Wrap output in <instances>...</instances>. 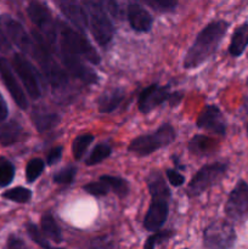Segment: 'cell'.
Returning a JSON list of instances; mask_svg holds the SVG:
<instances>
[{
    "instance_id": "cell-11",
    "label": "cell",
    "mask_w": 248,
    "mask_h": 249,
    "mask_svg": "<svg viewBox=\"0 0 248 249\" xmlns=\"http://www.w3.org/2000/svg\"><path fill=\"white\" fill-rule=\"evenodd\" d=\"M12 67L16 71L29 96L33 100L39 99L41 96V85L35 67L22 53H15L12 57Z\"/></svg>"
},
{
    "instance_id": "cell-7",
    "label": "cell",
    "mask_w": 248,
    "mask_h": 249,
    "mask_svg": "<svg viewBox=\"0 0 248 249\" xmlns=\"http://www.w3.org/2000/svg\"><path fill=\"white\" fill-rule=\"evenodd\" d=\"M229 163L216 162L213 164H207L202 167L196 173L187 186V194L190 197H196L203 194L211 187L215 186L216 184L224 179L228 172Z\"/></svg>"
},
{
    "instance_id": "cell-20",
    "label": "cell",
    "mask_w": 248,
    "mask_h": 249,
    "mask_svg": "<svg viewBox=\"0 0 248 249\" xmlns=\"http://www.w3.org/2000/svg\"><path fill=\"white\" fill-rule=\"evenodd\" d=\"M125 97V91L123 88H113L111 90L104 91L97 100V107L100 113H111L113 112Z\"/></svg>"
},
{
    "instance_id": "cell-25",
    "label": "cell",
    "mask_w": 248,
    "mask_h": 249,
    "mask_svg": "<svg viewBox=\"0 0 248 249\" xmlns=\"http://www.w3.org/2000/svg\"><path fill=\"white\" fill-rule=\"evenodd\" d=\"M41 225V231H43L44 235L49 238L50 241L55 243H62L63 242V236L61 232L60 228L56 224L55 219L51 214H44L43 218L40 221Z\"/></svg>"
},
{
    "instance_id": "cell-9",
    "label": "cell",
    "mask_w": 248,
    "mask_h": 249,
    "mask_svg": "<svg viewBox=\"0 0 248 249\" xmlns=\"http://www.w3.org/2000/svg\"><path fill=\"white\" fill-rule=\"evenodd\" d=\"M235 229L228 220H216L204 230L203 246L206 248H232L236 243Z\"/></svg>"
},
{
    "instance_id": "cell-28",
    "label": "cell",
    "mask_w": 248,
    "mask_h": 249,
    "mask_svg": "<svg viewBox=\"0 0 248 249\" xmlns=\"http://www.w3.org/2000/svg\"><path fill=\"white\" fill-rule=\"evenodd\" d=\"M112 153V148L109 147L106 143H99V145L95 146L94 150L91 151V153L89 155V157L85 160V164L91 167V165H96L99 163H101L102 160H105L106 158H108Z\"/></svg>"
},
{
    "instance_id": "cell-14",
    "label": "cell",
    "mask_w": 248,
    "mask_h": 249,
    "mask_svg": "<svg viewBox=\"0 0 248 249\" xmlns=\"http://www.w3.org/2000/svg\"><path fill=\"white\" fill-rule=\"evenodd\" d=\"M197 126L215 135L223 136L226 133V121L216 106H207L202 109L197 118Z\"/></svg>"
},
{
    "instance_id": "cell-19",
    "label": "cell",
    "mask_w": 248,
    "mask_h": 249,
    "mask_svg": "<svg viewBox=\"0 0 248 249\" xmlns=\"http://www.w3.org/2000/svg\"><path fill=\"white\" fill-rule=\"evenodd\" d=\"M32 122L39 133H44L55 128L60 123V116L55 112H50L44 107H35L31 114Z\"/></svg>"
},
{
    "instance_id": "cell-36",
    "label": "cell",
    "mask_w": 248,
    "mask_h": 249,
    "mask_svg": "<svg viewBox=\"0 0 248 249\" xmlns=\"http://www.w3.org/2000/svg\"><path fill=\"white\" fill-rule=\"evenodd\" d=\"M94 1L97 2L112 17H114V18H121L122 10L117 0H94Z\"/></svg>"
},
{
    "instance_id": "cell-24",
    "label": "cell",
    "mask_w": 248,
    "mask_h": 249,
    "mask_svg": "<svg viewBox=\"0 0 248 249\" xmlns=\"http://www.w3.org/2000/svg\"><path fill=\"white\" fill-rule=\"evenodd\" d=\"M147 186L151 197H162L170 199V191L164 181V178L159 172H151L147 177Z\"/></svg>"
},
{
    "instance_id": "cell-27",
    "label": "cell",
    "mask_w": 248,
    "mask_h": 249,
    "mask_svg": "<svg viewBox=\"0 0 248 249\" xmlns=\"http://www.w3.org/2000/svg\"><path fill=\"white\" fill-rule=\"evenodd\" d=\"M92 141H94V135L91 134H83V135L77 136L72 143L73 157L77 160H82Z\"/></svg>"
},
{
    "instance_id": "cell-30",
    "label": "cell",
    "mask_w": 248,
    "mask_h": 249,
    "mask_svg": "<svg viewBox=\"0 0 248 249\" xmlns=\"http://www.w3.org/2000/svg\"><path fill=\"white\" fill-rule=\"evenodd\" d=\"M15 178V165L7 158L0 157V187L9 186Z\"/></svg>"
},
{
    "instance_id": "cell-10",
    "label": "cell",
    "mask_w": 248,
    "mask_h": 249,
    "mask_svg": "<svg viewBox=\"0 0 248 249\" xmlns=\"http://www.w3.org/2000/svg\"><path fill=\"white\" fill-rule=\"evenodd\" d=\"M53 53H55L58 56V58L61 60L62 65L66 67L70 74H72L73 77H75L77 79L82 80V82L87 83V84H94L97 83L99 77H97L96 73L91 70L90 67L85 66L83 63V61L80 60V57L75 53H71V51L66 50V49L61 48L60 45H57L53 48Z\"/></svg>"
},
{
    "instance_id": "cell-42",
    "label": "cell",
    "mask_w": 248,
    "mask_h": 249,
    "mask_svg": "<svg viewBox=\"0 0 248 249\" xmlns=\"http://www.w3.org/2000/svg\"><path fill=\"white\" fill-rule=\"evenodd\" d=\"M7 247L9 248H23L26 247L23 241L18 237H15V236H11L7 241Z\"/></svg>"
},
{
    "instance_id": "cell-40",
    "label": "cell",
    "mask_w": 248,
    "mask_h": 249,
    "mask_svg": "<svg viewBox=\"0 0 248 249\" xmlns=\"http://www.w3.org/2000/svg\"><path fill=\"white\" fill-rule=\"evenodd\" d=\"M151 1L155 2L158 7L165 11H170L177 6V0H151Z\"/></svg>"
},
{
    "instance_id": "cell-35",
    "label": "cell",
    "mask_w": 248,
    "mask_h": 249,
    "mask_svg": "<svg viewBox=\"0 0 248 249\" xmlns=\"http://www.w3.org/2000/svg\"><path fill=\"white\" fill-rule=\"evenodd\" d=\"M173 235H174V232H173V231H158V232L153 233L152 236H150V237H148V240L146 241V243L143 247H145L146 249L156 248L158 245H160V243L164 242V241L169 240Z\"/></svg>"
},
{
    "instance_id": "cell-8",
    "label": "cell",
    "mask_w": 248,
    "mask_h": 249,
    "mask_svg": "<svg viewBox=\"0 0 248 249\" xmlns=\"http://www.w3.org/2000/svg\"><path fill=\"white\" fill-rule=\"evenodd\" d=\"M181 97V92H170L169 87L152 84L141 91L138 99L139 111L143 114H147L152 109L157 108L158 106L164 104L165 101H170L172 105L179 104Z\"/></svg>"
},
{
    "instance_id": "cell-12",
    "label": "cell",
    "mask_w": 248,
    "mask_h": 249,
    "mask_svg": "<svg viewBox=\"0 0 248 249\" xmlns=\"http://www.w3.org/2000/svg\"><path fill=\"white\" fill-rule=\"evenodd\" d=\"M225 214L230 220H245L248 215V184L240 180L233 187L225 203Z\"/></svg>"
},
{
    "instance_id": "cell-21",
    "label": "cell",
    "mask_w": 248,
    "mask_h": 249,
    "mask_svg": "<svg viewBox=\"0 0 248 249\" xmlns=\"http://www.w3.org/2000/svg\"><path fill=\"white\" fill-rule=\"evenodd\" d=\"M248 48V22L240 24L233 31L231 36L230 45H229V53L232 57H240L243 55L246 49Z\"/></svg>"
},
{
    "instance_id": "cell-2",
    "label": "cell",
    "mask_w": 248,
    "mask_h": 249,
    "mask_svg": "<svg viewBox=\"0 0 248 249\" xmlns=\"http://www.w3.org/2000/svg\"><path fill=\"white\" fill-rule=\"evenodd\" d=\"M33 38L35 40V44H34L31 57L38 63L43 74L48 79L49 84L53 87V91L63 90L68 84L67 74L53 60L50 48L46 44L45 39L41 36V34L39 32H36V33L33 32Z\"/></svg>"
},
{
    "instance_id": "cell-33",
    "label": "cell",
    "mask_w": 248,
    "mask_h": 249,
    "mask_svg": "<svg viewBox=\"0 0 248 249\" xmlns=\"http://www.w3.org/2000/svg\"><path fill=\"white\" fill-rule=\"evenodd\" d=\"M27 232H28V236L31 237V240L33 241V242H35L39 247L45 248V249L51 248L50 243H49L48 240L44 237L45 235L43 233V231L39 230L38 226H36L35 224H32V223L27 224Z\"/></svg>"
},
{
    "instance_id": "cell-23",
    "label": "cell",
    "mask_w": 248,
    "mask_h": 249,
    "mask_svg": "<svg viewBox=\"0 0 248 249\" xmlns=\"http://www.w3.org/2000/svg\"><path fill=\"white\" fill-rule=\"evenodd\" d=\"M23 135V128L16 121L0 124V143L2 146L15 145Z\"/></svg>"
},
{
    "instance_id": "cell-13",
    "label": "cell",
    "mask_w": 248,
    "mask_h": 249,
    "mask_svg": "<svg viewBox=\"0 0 248 249\" xmlns=\"http://www.w3.org/2000/svg\"><path fill=\"white\" fill-rule=\"evenodd\" d=\"M0 26L6 32L9 38L14 41L15 45L18 46L22 53L31 56L35 40H34L33 36H28L26 29L18 21L12 18L9 15H1L0 16Z\"/></svg>"
},
{
    "instance_id": "cell-43",
    "label": "cell",
    "mask_w": 248,
    "mask_h": 249,
    "mask_svg": "<svg viewBox=\"0 0 248 249\" xmlns=\"http://www.w3.org/2000/svg\"><path fill=\"white\" fill-rule=\"evenodd\" d=\"M247 138H248V124H247Z\"/></svg>"
},
{
    "instance_id": "cell-39",
    "label": "cell",
    "mask_w": 248,
    "mask_h": 249,
    "mask_svg": "<svg viewBox=\"0 0 248 249\" xmlns=\"http://www.w3.org/2000/svg\"><path fill=\"white\" fill-rule=\"evenodd\" d=\"M10 51H11V43H10L9 38L6 36L4 29L0 27V53H7Z\"/></svg>"
},
{
    "instance_id": "cell-41",
    "label": "cell",
    "mask_w": 248,
    "mask_h": 249,
    "mask_svg": "<svg viewBox=\"0 0 248 249\" xmlns=\"http://www.w3.org/2000/svg\"><path fill=\"white\" fill-rule=\"evenodd\" d=\"M7 114H9V108H7L6 101L2 97V95L0 94V123L7 118Z\"/></svg>"
},
{
    "instance_id": "cell-6",
    "label": "cell",
    "mask_w": 248,
    "mask_h": 249,
    "mask_svg": "<svg viewBox=\"0 0 248 249\" xmlns=\"http://www.w3.org/2000/svg\"><path fill=\"white\" fill-rule=\"evenodd\" d=\"M27 14L53 51L58 43L57 22L53 18L48 7L39 1H31L27 6Z\"/></svg>"
},
{
    "instance_id": "cell-18",
    "label": "cell",
    "mask_w": 248,
    "mask_h": 249,
    "mask_svg": "<svg viewBox=\"0 0 248 249\" xmlns=\"http://www.w3.org/2000/svg\"><path fill=\"white\" fill-rule=\"evenodd\" d=\"M129 24L131 28L139 33H147L151 31L153 23V18L142 6L134 2L128 6L126 10Z\"/></svg>"
},
{
    "instance_id": "cell-32",
    "label": "cell",
    "mask_w": 248,
    "mask_h": 249,
    "mask_svg": "<svg viewBox=\"0 0 248 249\" xmlns=\"http://www.w3.org/2000/svg\"><path fill=\"white\" fill-rule=\"evenodd\" d=\"M75 174H77V168L74 165H67V167L58 170L56 174H53V180L55 184L70 185L74 180Z\"/></svg>"
},
{
    "instance_id": "cell-15",
    "label": "cell",
    "mask_w": 248,
    "mask_h": 249,
    "mask_svg": "<svg viewBox=\"0 0 248 249\" xmlns=\"http://www.w3.org/2000/svg\"><path fill=\"white\" fill-rule=\"evenodd\" d=\"M169 214V199L162 197H152L147 213L143 220V226L148 231H157L164 225Z\"/></svg>"
},
{
    "instance_id": "cell-16",
    "label": "cell",
    "mask_w": 248,
    "mask_h": 249,
    "mask_svg": "<svg viewBox=\"0 0 248 249\" xmlns=\"http://www.w3.org/2000/svg\"><path fill=\"white\" fill-rule=\"evenodd\" d=\"M0 77H1L7 91L10 92V95H11V97L14 99V101L16 102L17 106L21 109H27V107H28V101H27L24 91L22 90L19 83L17 82L10 63L7 62V60H5L4 57H0Z\"/></svg>"
},
{
    "instance_id": "cell-34",
    "label": "cell",
    "mask_w": 248,
    "mask_h": 249,
    "mask_svg": "<svg viewBox=\"0 0 248 249\" xmlns=\"http://www.w3.org/2000/svg\"><path fill=\"white\" fill-rule=\"evenodd\" d=\"M83 189H84V191L87 192V194L91 195V196H95V197L106 196V195L111 191L108 185H107L105 181H102L101 179H99V181L89 182V184L85 185Z\"/></svg>"
},
{
    "instance_id": "cell-3",
    "label": "cell",
    "mask_w": 248,
    "mask_h": 249,
    "mask_svg": "<svg viewBox=\"0 0 248 249\" xmlns=\"http://www.w3.org/2000/svg\"><path fill=\"white\" fill-rule=\"evenodd\" d=\"M87 27L100 46H106L111 43L114 34L113 24L108 14L94 0H83Z\"/></svg>"
},
{
    "instance_id": "cell-26",
    "label": "cell",
    "mask_w": 248,
    "mask_h": 249,
    "mask_svg": "<svg viewBox=\"0 0 248 249\" xmlns=\"http://www.w3.org/2000/svg\"><path fill=\"white\" fill-rule=\"evenodd\" d=\"M100 179L106 182L111 191H113L119 198H124L129 194V184L126 180L118 177H112V175H102Z\"/></svg>"
},
{
    "instance_id": "cell-38",
    "label": "cell",
    "mask_w": 248,
    "mask_h": 249,
    "mask_svg": "<svg viewBox=\"0 0 248 249\" xmlns=\"http://www.w3.org/2000/svg\"><path fill=\"white\" fill-rule=\"evenodd\" d=\"M62 146H57V147L51 148V150L49 151L48 156H46V164L50 165V167L51 165L56 164V163L61 160V157H62Z\"/></svg>"
},
{
    "instance_id": "cell-22",
    "label": "cell",
    "mask_w": 248,
    "mask_h": 249,
    "mask_svg": "<svg viewBox=\"0 0 248 249\" xmlns=\"http://www.w3.org/2000/svg\"><path fill=\"white\" fill-rule=\"evenodd\" d=\"M218 142L214 139L206 135H196L190 140L189 150L192 155L206 157L215 151Z\"/></svg>"
},
{
    "instance_id": "cell-1",
    "label": "cell",
    "mask_w": 248,
    "mask_h": 249,
    "mask_svg": "<svg viewBox=\"0 0 248 249\" xmlns=\"http://www.w3.org/2000/svg\"><path fill=\"white\" fill-rule=\"evenodd\" d=\"M229 22L219 19L207 24L198 33L195 41L187 50L184 58V67L194 70L203 65L216 51L219 44L225 36L229 29Z\"/></svg>"
},
{
    "instance_id": "cell-4",
    "label": "cell",
    "mask_w": 248,
    "mask_h": 249,
    "mask_svg": "<svg viewBox=\"0 0 248 249\" xmlns=\"http://www.w3.org/2000/svg\"><path fill=\"white\" fill-rule=\"evenodd\" d=\"M56 22H57L58 45L61 48L75 53L79 57H84L92 65H99L101 62V58H100L97 51L90 44V41L83 36L82 32L67 26L62 21Z\"/></svg>"
},
{
    "instance_id": "cell-17",
    "label": "cell",
    "mask_w": 248,
    "mask_h": 249,
    "mask_svg": "<svg viewBox=\"0 0 248 249\" xmlns=\"http://www.w3.org/2000/svg\"><path fill=\"white\" fill-rule=\"evenodd\" d=\"M63 16L74 26L77 31L84 33L87 28V19H85L83 5L78 0H53Z\"/></svg>"
},
{
    "instance_id": "cell-5",
    "label": "cell",
    "mask_w": 248,
    "mask_h": 249,
    "mask_svg": "<svg viewBox=\"0 0 248 249\" xmlns=\"http://www.w3.org/2000/svg\"><path fill=\"white\" fill-rule=\"evenodd\" d=\"M175 140V130L172 124L165 123L156 131L146 135L138 136L129 145L128 150L140 157L151 155L159 148L170 145Z\"/></svg>"
},
{
    "instance_id": "cell-29",
    "label": "cell",
    "mask_w": 248,
    "mask_h": 249,
    "mask_svg": "<svg viewBox=\"0 0 248 249\" xmlns=\"http://www.w3.org/2000/svg\"><path fill=\"white\" fill-rule=\"evenodd\" d=\"M1 197L5 199H9V201L16 202V203H27V202L31 201L32 191L26 187L18 186L5 191L1 195Z\"/></svg>"
},
{
    "instance_id": "cell-31",
    "label": "cell",
    "mask_w": 248,
    "mask_h": 249,
    "mask_svg": "<svg viewBox=\"0 0 248 249\" xmlns=\"http://www.w3.org/2000/svg\"><path fill=\"white\" fill-rule=\"evenodd\" d=\"M44 168H45V162L40 158H33V160H29L26 167L27 182L32 184V182L35 181L40 177L41 173L44 172Z\"/></svg>"
},
{
    "instance_id": "cell-37",
    "label": "cell",
    "mask_w": 248,
    "mask_h": 249,
    "mask_svg": "<svg viewBox=\"0 0 248 249\" xmlns=\"http://www.w3.org/2000/svg\"><path fill=\"white\" fill-rule=\"evenodd\" d=\"M165 174H167V178H168V180H169V182L174 187H179V186H181V185H184V182H185L184 175H181L179 172H177L175 169H167Z\"/></svg>"
}]
</instances>
